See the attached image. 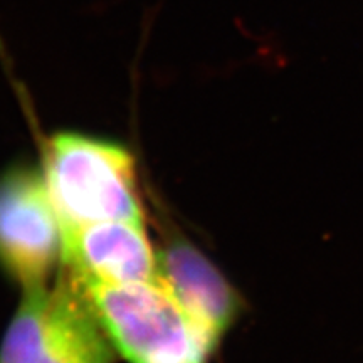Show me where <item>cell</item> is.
I'll use <instances>...</instances> for the list:
<instances>
[{
    "mask_svg": "<svg viewBox=\"0 0 363 363\" xmlns=\"http://www.w3.org/2000/svg\"><path fill=\"white\" fill-rule=\"evenodd\" d=\"M88 294L59 267L54 283L27 289L0 343V363H115Z\"/></svg>",
    "mask_w": 363,
    "mask_h": 363,
    "instance_id": "3",
    "label": "cell"
},
{
    "mask_svg": "<svg viewBox=\"0 0 363 363\" xmlns=\"http://www.w3.org/2000/svg\"><path fill=\"white\" fill-rule=\"evenodd\" d=\"M79 284L125 362L211 363L216 355V348L160 281Z\"/></svg>",
    "mask_w": 363,
    "mask_h": 363,
    "instance_id": "2",
    "label": "cell"
},
{
    "mask_svg": "<svg viewBox=\"0 0 363 363\" xmlns=\"http://www.w3.org/2000/svg\"><path fill=\"white\" fill-rule=\"evenodd\" d=\"M61 261V220L45 177L12 167L0 175V267L27 291L51 283Z\"/></svg>",
    "mask_w": 363,
    "mask_h": 363,
    "instance_id": "4",
    "label": "cell"
},
{
    "mask_svg": "<svg viewBox=\"0 0 363 363\" xmlns=\"http://www.w3.org/2000/svg\"><path fill=\"white\" fill-rule=\"evenodd\" d=\"M44 177L61 227L143 222L135 160L120 145L71 131L54 135L45 145Z\"/></svg>",
    "mask_w": 363,
    "mask_h": 363,
    "instance_id": "1",
    "label": "cell"
},
{
    "mask_svg": "<svg viewBox=\"0 0 363 363\" xmlns=\"http://www.w3.org/2000/svg\"><path fill=\"white\" fill-rule=\"evenodd\" d=\"M61 266L79 283H157L158 257L143 222L104 220L61 227Z\"/></svg>",
    "mask_w": 363,
    "mask_h": 363,
    "instance_id": "5",
    "label": "cell"
},
{
    "mask_svg": "<svg viewBox=\"0 0 363 363\" xmlns=\"http://www.w3.org/2000/svg\"><path fill=\"white\" fill-rule=\"evenodd\" d=\"M158 281L165 286L207 342L219 350L242 313V298L224 274L189 242H172L157 254Z\"/></svg>",
    "mask_w": 363,
    "mask_h": 363,
    "instance_id": "6",
    "label": "cell"
}]
</instances>
